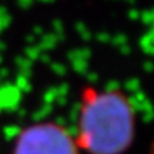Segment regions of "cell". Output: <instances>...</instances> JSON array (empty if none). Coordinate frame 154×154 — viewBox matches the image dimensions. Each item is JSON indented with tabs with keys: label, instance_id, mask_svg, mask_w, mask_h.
Returning <instances> with one entry per match:
<instances>
[{
	"label": "cell",
	"instance_id": "obj_2",
	"mask_svg": "<svg viewBox=\"0 0 154 154\" xmlns=\"http://www.w3.org/2000/svg\"><path fill=\"white\" fill-rule=\"evenodd\" d=\"M10 154H83L73 131L61 123L36 121L20 128Z\"/></svg>",
	"mask_w": 154,
	"mask_h": 154
},
{
	"label": "cell",
	"instance_id": "obj_1",
	"mask_svg": "<svg viewBox=\"0 0 154 154\" xmlns=\"http://www.w3.org/2000/svg\"><path fill=\"white\" fill-rule=\"evenodd\" d=\"M136 133V109L127 94L120 90L83 88L73 131L82 153L126 154Z\"/></svg>",
	"mask_w": 154,
	"mask_h": 154
},
{
	"label": "cell",
	"instance_id": "obj_3",
	"mask_svg": "<svg viewBox=\"0 0 154 154\" xmlns=\"http://www.w3.org/2000/svg\"><path fill=\"white\" fill-rule=\"evenodd\" d=\"M149 154H154V140H153V143H151V146H150V151Z\"/></svg>",
	"mask_w": 154,
	"mask_h": 154
}]
</instances>
